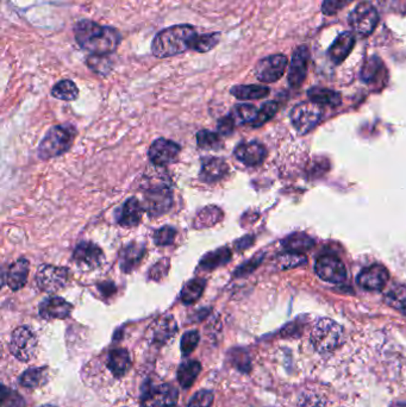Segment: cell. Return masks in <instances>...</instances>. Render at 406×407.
Listing matches in <instances>:
<instances>
[{
  "label": "cell",
  "instance_id": "obj_1",
  "mask_svg": "<svg viewBox=\"0 0 406 407\" xmlns=\"http://www.w3.org/2000/svg\"><path fill=\"white\" fill-rule=\"evenodd\" d=\"M79 47L95 57L113 55L122 43V34L113 26H100L91 19H81L74 26Z\"/></svg>",
  "mask_w": 406,
  "mask_h": 407
},
{
  "label": "cell",
  "instance_id": "obj_2",
  "mask_svg": "<svg viewBox=\"0 0 406 407\" xmlns=\"http://www.w3.org/2000/svg\"><path fill=\"white\" fill-rule=\"evenodd\" d=\"M198 35L191 24L168 26L156 34L151 42V54L157 59H167L193 50Z\"/></svg>",
  "mask_w": 406,
  "mask_h": 407
},
{
  "label": "cell",
  "instance_id": "obj_3",
  "mask_svg": "<svg viewBox=\"0 0 406 407\" xmlns=\"http://www.w3.org/2000/svg\"><path fill=\"white\" fill-rule=\"evenodd\" d=\"M156 175H149L144 190L143 208L151 217L162 216L168 212L173 205V193L167 180L157 181Z\"/></svg>",
  "mask_w": 406,
  "mask_h": 407
},
{
  "label": "cell",
  "instance_id": "obj_4",
  "mask_svg": "<svg viewBox=\"0 0 406 407\" xmlns=\"http://www.w3.org/2000/svg\"><path fill=\"white\" fill-rule=\"evenodd\" d=\"M77 129L70 124L52 126L39 146V156L42 160H50L64 155L73 146Z\"/></svg>",
  "mask_w": 406,
  "mask_h": 407
},
{
  "label": "cell",
  "instance_id": "obj_5",
  "mask_svg": "<svg viewBox=\"0 0 406 407\" xmlns=\"http://www.w3.org/2000/svg\"><path fill=\"white\" fill-rule=\"evenodd\" d=\"M345 331L341 325L330 318H320L312 328L310 342L318 353H331L341 346Z\"/></svg>",
  "mask_w": 406,
  "mask_h": 407
},
{
  "label": "cell",
  "instance_id": "obj_6",
  "mask_svg": "<svg viewBox=\"0 0 406 407\" xmlns=\"http://www.w3.org/2000/svg\"><path fill=\"white\" fill-rule=\"evenodd\" d=\"M348 22L355 34L369 36L379 23V12L371 3L362 1L349 13Z\"/></svg>",
  "mask_w": 406,
  "mask_h": 407
},
{
  "label": "cell",
  "instance_id": "obj_7",
  "mask_svg": "<svg viewBox=\"0 0 406 407\" xmlns=\"http://www.w3.org/2000/svg\"><path fill=\"white\" fill-rule=\"evenodd\" d=\"M322 115L323 110L320 105L312 101H304L294 106L291 112V121L296 130L304 135L311 131L320 123Z\"/></svg>",
  "mask_w": 406,
  "mask_h": 407
},
{
  "label": "cell",
  "instance_id": "obj_8",
  "mask_svg": "<svg viewBox=\"0 0 406 407\" xmlns=\"http://www.w3.org/2000/svg\"><path fill=\"white\" fill-rule=\"evenodd\" d=\"M37 348L36 336L29 328L21 326L12 332L10 341V351L16 359L26 362L35 356Z\"/></svg>",
  "mask_w": 406,
  "mask_h": 407
},
{
  "label": "cell",
  "instance_id": "obj_9",
  "mask_svg": "<svg viewBox=\"0 0 406 407\" xmlns=\"http://www.w3.org/2000/svg\"><path fill=\"white\" fill-rule=\"evenodd\" d=\"M73 261L82 272H91L103 266L105 255L95 243L82 241L74 249Z\"/></svg>",
  "mask_w": 406,
  "mask_h": 407
},
{
  "label": "cell",
  "instance_id": "obj_10",
  "mask_svg": "<svg viewBox=\"0 0 406 407\" xmlns=\"http://www.w3.org/2000/svg\"><path fill=\"white\" fill-rule=\"evenodd\" d=\"M289 60L284 54H274L269 57H264L256 63V78L261 83H277L279 79L285 74Z\"/></svg>",
  "mask_w": 406,
  "mask_h": 407
},
{
  "label": "cell",
  "instance_id": "obj_11",
  "mask_svg": "<svg viewBox=\"0 0 406 407\" xmlns=\"http://www.w3.org/2000/svg\"><path fill=\"white\" fill-rule=\"evenodd\" d=\"M68 269L52 264L41 266L36 274V282L41 290L48 293L61 290L68 282Z\"/></svg>",
  "mask_w": 406,
  "mask_h": 407
},
{
  "label": "cell",
  "instance_id": "obj_12",
  "mask_svg": "<svg viewBox=\"0 0 406 407\" xmlns=\"http://www.w3.org/2000/svg\"><path fill=\"white\" fill-rule=\"evenodd\" d=\"M177 388L168 384L154 386L144 390L141 399V407H173L177 401Z\"/></svg>",
  "mask_w": 406,
  "mask_h": 407
},
{
  "label": "cell",
  "instance_id": "obj_13",
  "mask_svg": "<svg viewBox=\"0 0 406 407\" xmlns=\"http://www.w3.org/2000/svg\"><path fill=\"white\" fill-rule=\"evenodd\" d=\"M180 152H182V148L179 144L161 137L153 142L148 154L153 165L156 167H164V166L174 163L177 160Z\"/></svg>",
  "mask_w": 406,
  "mask_h": 407
},
{
  "label": "cell",
  "instance_id": "obj_14",
  "mask_svg": "<svg viewBox=\"0 0 406 407\" xmlns=\"http://www.w3.org/2000/svg\"><path fill=\"white\" fill-rule=\"evenodd\" d=\"M315 270L317 275L327 282L338 284L346 280V266L336 256H320L316 262Z\"/></svg>",
  "mask_w": 406,
  "mask_h": 407
},
{
  "label": "cell",
  "instance_id": "obj_15",
  "mask_svg": "<svg viewBox=\"0 0 406 407\" xmlns=\"http://www.w3.org/2000/svg\"><path fill=\"white\" fill-rule=\"evenodd\" d=\"M310 61V50L305 46H300L296 49L291 60L290 70H289V83L291 87L302 86L304 80L307 79V68Z\"/></svg>",
  "mask_w": 406,
  "mask_h": 407
},
{
  "label": "cell",
  "instance_id": "obj_16",
  "mask_svg": "<svg viewBox=\"0 0 406 407\" xmlns=\"http://www.w3.org/2000/svg\"><path fill=\"white\" fill-rule=\"evenodd\" d=\"M389 270L380 264H373L368 268L363 269L358 277V285L365 290H380L384 288L389 280Z\"/></svg>",
  "mask_w": 406,
  "mask_h": 407
},
{
  "label": "cell",
  "instance_id": "obj_17",
  "mask_svg": "<svg viewBox=\"0 0 406 407\" xmlns=\"http://www.w3.org/2000/svg\"><path fill=\"white\" fill-rule=\"evenodd\" d=\"M235 157L238 159L243 165L248 167H255L264 162L267 150L262 144L251 141V142H244V143L238 144L235 149Z\"/></svg>",
  "mask_w": 406,
  "mask_h": 407
},
{
  "label": "cell",
  "instance_id": "obj_18",
  "mask_svg": "<svg viewBox=\"0 0 406 407\" xmlns=\"http://www.w3.org/2000/svg\"><path fill=\"white\" fill-rule=\"evenodd\" d=\"M229 173V167L220 157H206L202 161V170L199 179L206 183L221 181Z\"/></svg>",
  "mask_w": 406,
  "mask_h": 407
},
{
  "label": "cell",
  "instance_id": "obj_19",
  "mask_svg": "<svg viewBox=\"0 0 406 407\" xmlns=\"http://www.w3.org/2000/svg\"><path fill=\"white\" fill-rule=\"evenodd\" d=\"M177 323L174 321L173 317H161L149 326L148 336L153 343L164 344L168 339L173 337L177 332Z\"/></svg>",
  "mask_w": 406,
  "mask_h": 407
},
{
  "label": "cell",
  "instance_id": "obj_20",
  "mask_svg": "<svg viewBox=\"0 0 406 407\" xmlns=\"http://www.w3.org/2000/svg\"><path fill=\"white\" fill-rule=\"evenodd\" d=\"M146 255V246L143 243L131 242L122 249L119 266L123 273H130L139 267Z\"/></svg>",
  "mask_w": 406,
  "mask_h": 407
},
{
  "label": "cell",
  "instance_id": "obj_21",
  "mask_svg": "<svg viewBox=\"0 0 406 407\" xmlns=\"http://www.w3.org/2000/svg\"><path fill=\"white\" fill-rule=\"evenodd\" d=\"M73 306L62 298L54 297L44 300L39 306V315L44 319H66L70 316Z\"/></svg>",
  "mask_w": 406,
  "mask_h": 407
},
{
  "label": "cell",
  "instance_id": "obj_22",
  "mask_svg": "<svg viewBox=\"0 0 406 407\" xmlns=\"http://www.w3.org/2000/svg\"><path fill=\"white\" fill-rule=\"evenodd\" d=\"M355 46V37L351 32L345 31L337 36L334 41L331 47L329 48V57L335 65H340L347 57H349L350 52Z\"/></svg>",
  "mask_w": 406,
  "mask_h": 407
},
{
  "label": "cell",
  "instance_id": "obj_23",
  "mask_svg": "<svg viewBox=\"0 0 406 407\" xmlns=\"http://www.w3.org/2000/svg\"><path fill=\"white\" fill-rule=\"evenodd\" d=\"M29 269H30V262L26 259L14 261L8 270V277H6L8 286L14 292L22 290L28 281Z\"/></svg>",
  "mask_w": 406,
  "mask_h": 407
},
{
  "label": "cell",
  "instance_id": "obj_24",
  "mask_svg": "<svg viewBox=\"0 0 406 407\" xmlns=\"http://www.w3.org/2000/svg\"><path fill=\"white\" fill-rule=\"evenodd\" d=\"M144 211L142 205L136 198H129L123 204L121 211L117 216L118 224L122 226H135L139 224L142 219V213Z\"/></svg>",
  "mask_w": 406,
  "mask_h": 407
},
{
  "label": "cell",
  "instance_id": "obj_25",
  "mask_svg": "<svg viewBox=\"0 0 406 407\" xmlns=\"http://www.w3.org/2000/svg\"><path fill=\"white\" fill-rule=\"evenodd\" d=\"M386 67L379 57L366 59L361 70V79L366 83H378L386 78Z\"/></svg>",
  "mask_w": 406,
  "mask_h": 407
},
{
  "label": "cell",
  "instance_id": "obj_26",
  "mask_svg": "<svg viewBox=\"0 0 406 407\" xmlns=\"http://www.w3.org/2000/svg\"><path fill=\"white\" fill-rule=\"evenodd\" d=\"M269 92V88L262 85H236L230 88V95L238 100L264 99Z\"/></svg>",
  "mask_w": 406,
  "mask_h": 407
},
{
  "label": "cell",
  "instance_id": "obj_27",
  "mask_svg": "<svg viewBox=\"0 0 406 407\" xmlns=\"http://www.w3.org/2000/svg\"><path fill=\"white\" fill-rule=\"evenodd\" d=\"M130 367V356L126 349H115L110 351L108 357V368L116 377H122Z\"/></svg>",
  "mask_w": 406,
  "mask_h": 407
},
{
  "label": "cell",
  "instance_id": "obj_28",
  "mask_svg": "<svg viewBox=\"0 0 406 407\" xmlns=\"http://www.w3.org/2000/svg\"><path fill=\"white\" fill-rule=\"evenodd\" d=\"M309 99L312 103L318 105H329V106H338L341 104V95L338 92L322 88V87H312L307 91Z\"/></svg>",
  "mask_w": 406,
  "mask_h": 407
},
{
  "label": "cell",
  "instance_id": "obj_29",
  "mask_svg": "<svg viewBox=\"0 0 406 407\" xmlns=\"http://www.w3.org/2000/svg\"><path fill=\"white\" fill-rule=\"evenodd\" d=\"M231 257H233V254H231L229 248H221V249H217L215 252H209L204 256L199 264V267L204 270H213V269L228 264L231 260Z\"/></svg>",
  "mask_w": 406,
  "mask_h": 407
},
{
  "label": "cell",
  "instance_id": "obj_30",
  "mask_svg": "<svg viewBox=\"0 0 406 407\" xmlns=\"http://www.w3.org/2000/svg\"><path fill=\"white\" fill-rule=\"evenodd\" d=\"M202 370V364L195 359L186 361L177 370V381L182 388H190L195 384V380Z\"/></svg>",
  "mask_w": 406,
  "mask_h": 407
},
{
  "label": "cell",
  "instance_id": "obj_31",
  "mask_svg": "<svg viewBox=\"0 0 406 407\" xmlns=\"http://www.w3.org/2000/svg\"><path fill=\"white\" fill-rule=\"evenodd\" d=\"M315 246L313 239H310L307 235L305 234H293L290 235L289 237H286L282 241V247L285 248V250L289 252H302L310 250L311 248Z\"/></svg>",
  "mask_w": 406,
  "mask_h": 407
},
{
  "label": "cell",
  "instance_id": "obj_32",
  "mask_svg": "<svg viewBox=\"0 0 406 407\" xmlns=\"http://www.w3.org/2000/svg\"><path fill=\"white\" fill-rule=\"evenodd\" d=\"M205 286H206L205 279H193V280L187 282L182 288V295H180L182 303L185 305L197 303L200 299V297L203 295Z\"/></svg>",
  "mask_w": 406,
  "mask_h": 407
},
{
  "label": "cell",
  "instance_id": "obj_33",
  "mask_svg": "<svg viewBox=\"0 0 406 407\" xmlns=\"http://www.w3.org/2000/svg\"><path fill=\"white\" fill-rule=\"evenodd\" d=\"M223 136L210 130H200L197 134V144L203 150H220L224 147Z\"/></svg>",
  "mask_w": 406,
  "mask_h": 407
},
{
  "label": "cell",
  "instance_id": "obj_34",
  "mask_svg": "<svg viewBox=\"0 0 406 407\" xmlns=\"http://www.w3.org/2000/svg\"><path fill=\"white\" fill-rule=\"evenodd\" d=\"M52 96L64 101H73L79 97V88L72 80L65 79L52 87Z\"/></svg>",
  "mask_w": 406,
  "mask_h": 407
},
{
  "label": "cell",
  "instance_id": "obj_35",
  "mask_svg": "<svg viewBox=\"0 0 406 407\" xmlns=\"http://www.w3.org/2000/svg\"><path fill=\"white\" fill-rule=\"evenodd\" d=\"M48 374L46 368L28 369L19 377V382L26 388H37L47 381Z\"/></svg>",
  "mask_w": 406,
  "mask_h": 407
},
{
  "label": "cell",
  "instance_id": "obj_36",
  "mask_svg": "<svg viewBox=\"0 0 406 407\" xmlns=\"http://www.w3.org/2000/svg\"><path fill=\"white\" fill-rule=\"evenodd\" d=\"M258 112H259V110L254 105L238 104L233 106V111L230 115L238 124H248V123L251 124L253 121H255Z\"/></svg>",
  "mask_w": 406,
  "mask_h": 407
},
{
  "label": "cell",
  "instance_id": "obj_37",
  "mask_svg": "<svg viewBox=\"0 0 406 407\" xmlns=\"http://www.w3.org/2000/svg\"><path fill=\"white\" fill-rule=\"evenodd\" d=\"M222 218H223V213L220 208L216 206H209L199 212L195 221V226L197 228H208V226H215L216 223L221 221Z\"/></svg>",
  "mask_w": 406,
  "mask_h": 407
},
{
  "label": "cell",
  "instance_id": "obj_38",
  "mask_svg": "<svg viewBox=\"0 0 406 407\" xmlns=\"http://www.w3.org/2000/svg\"><path fill=\"white\" fill-rule=\"evenodd\" d=\"M221 32H206V34H199L195 39V48L193 50L197 52H208L212 49L216 48L217 44L221 41Z\"/></svg>",
  "mask_w": 406,
  "mask_h": 407
},
{
  "label": "cell",
  "instance_id": "obj_39",
  "mask_svg": "<svg viewBox=\"0 0 406 407\" xmlns=\"http://www.w3.org/2000/svg\"><path fill=\"white\" fill-rule=\"evenodd\" d=\"M385 301L396 310H406V286L397 285L385 295Z\"/></svg>",
  "mask_w": 406,
  "mask_h": 407
},
{
  "label": "cell",
  "instance_id": "obj_40",
  "mask_svg": "<svg viewBox=\"0 0 406 407\" xmlns=\"http://www.w3.org/2000/svg\"><path fill=\"white\" fill-rule=\"evenodd\" d=\"M278 110H279V105L276 101H267L264 103L258 112L255 121L251 123V126L253 128H260V126L266 124L268 121H271L276 115H277Z\"/></svg>",
  "mask_w": 406,
  "mask_h": 407
},
{
  "label": "cell",
  "instance_id": "obj_41",
  "mask_svg": "<svg viewBox=\"0 0 406 407\" xmlns=\"http://www.w3.org/2000/svg\"><path fill=\"white\" fill-rule=\"evenodd\" d=\"M110 57L111 55H108V57H95V55H90V57L87 59V66L95 73L106 75V74L110 73V70H113V63Z\"/></svg>",
  "mask_w": 406,
  "mask_h": 407
},
{
  "label": "cell",
  "instance_id": "obj_42",
  "mask_svg": "<svg viewBox=\"0 0 406 407\" xmlns=\"http://www.w3.org/2000/svg\"><path fill=\"white\" fill-rule=\"evenodd\" d=\"M307 264V257L298 252H286L277 259L278 267L280 269H290Z\"/></svg>",
  "mask_w": 406,
  "mask_h": 407
},
{
  "label": "cell",
  "instance_id": "obj_43",
  "mask_svg": "<svg viewBox=\"0 0 406 407\" xmlns=\"http://www.w3.org/2000/svg\"><path fill=\"white\" fill-rule=\"evenodd\" d=\"M175 237H177V230L169 226H162L160 229L156 230L153 235V239H154L156 246H159V247L171 246L174 242Z\"/></svg>",
  "mask_w": 406,
  "mask_h": 407
},
{
  "label": "cell",
  "instance_id": "obj_44",
  "mask_svg": "<svg viewBox=\"0 0 406 407\" xmlns=\"http://www.w3.org/2000/svg\"><path fill=\"white\" fill-rule=\"evenodd\" d=\"M199 339H200V336H199L198 331H187L182 335V344H180L182 354L187 356L190 355L191 353H193L198 346Z\"/></svg>",
  "mask_w": 406,
  "mask_h": 407
},
{
  "label": "cell",
  "instance_id": "obj_45",
  "mask_svg": "<svg viewBox=\"0 0 406 407\" xmlns=\"http://www.w3.org/2000/svg\"><path fill=\"white\" fill-rule=\"evenodd\" d=\"M353 1L354 0H323L322 12L325 13V16H334Z\"/></svg>",
  "mask_w": 406,
  "mask_h": 407
},
{
  "label": "cell",
  "instance_id": "obj_46",
  "mask_svg": "<svg viewBox=\"0 0 406 407\" xmlns=\"http://www.w3.org/2000/svg\"><path fill=\"white\" fill-rule=\"evenodd\" d=\"M213 395L210 390H200L191 399L187 407H212Z\"/></svg>",
  "mask_w": 406,
  "mask_h": 407
},
{
  "label": "cell",
  "instance_id": "obj_47",
  "mask_svg": "<svg viewBox=\"0 0 406 407\" xmlns=\"http://www.w3.org/2000/svg\"><path fill=\"white\" fill-rule=\"evenodd\" d=\"M23 399L14 392L8 390L5 387L1 390V407H22Z\"/></svg>",
  "mask_w": 406,
  "mask_h": 407
},
{
  "label": "cell",
  "instance_id": "obj_48",
  "mask_svg": "<svg viewBox=\"0 0 406 407\" xmlns=\"http://www.w3.org/2000/svg\"><path fill=\"white\" fill-rule=\"evenodd\" d=\"M264 260V255H256L255 257H253L251 260L242 264L241 267H238L235 272L236 277H246L248 274H251V272H254V269L259 267L260 264Z\"/></svg>",
  "mask_w": 406,
  "mask_h": 407
},
{
  "label": "cell",
  "instance_id": "obj_49",
  "mask_svg": "<svg viewBox=\"0 0 406 407\" xmlns=\"http://www.w3.org/2000/svg\"><path fill=\"white\" fill-rule=\"evenodd\" d=\"M169 269V262L167 259H164V260H160L157 264L154 266V267H151V270H149V273H148V277L151 279V280H160L162 277H166V274L168 273Z\"/></svg>",
  "mask_w": 406,
  "mask_h": 407
},
{
  "label": "cell",
  "instance_id": "obj_50",
  "mask_svg": "<svg viewBox=\"0 0 406 407\" xmlns=\"http://www.w3.org/2000/svg\"><path fill=\"white\" fill-rule=\"evenodd\" d=\"M298 407H325V400L315 393H307L299 399Z\"/></svg>",
  "mask_w": 406,
  "mask_h": 407
},
{
  "label": "cell",
  "instance_id": "obj_51",
  "mask_svg": "<svg viewBox=\"0 0 406 407\" xmlns=\"http://www.w3.org/2000/svg\"><path fill=\"white\" fill-rule=\"evenodd\" d=\"M235 124H236V121H233L231 115L221 118V119L218 121V124H217L218 134H221L222 136H229V135H231L233 132Z\"/></svg>",
  "mask_w": 406,
  "mask_h": 407
},
{
  "label": "cell",
  "instance_id": "obj_52",
  "mask_svg": "<svg viewBox=\"0 0 406 407\" xmlns=\"http://www.w3.org/2000/svg\"><path fill=\"white\" fill-rule=\"evenodd\" d=\"M99 290L105 295V297H108V295H113L115 293V290H116V286L111 284V282H105L103 285H100Z\"/></svg>",
  "mask_w": 406,
  "mask_h": 407
},
{
  "label": "cell",
  "instance_id": "obj_53",
  "mask_svg": "<svg viewBox=\"0 0 406 407\" xmlns=\"http://www.w3.org/2000/svg\"><path fill=\"white\" fill-rule=\"evenodd\" d=\"M44 407H55V406H50V405H49V406H44Z\"/></svg>",
  "mask_w": 406,
  "mask_h": 407
}]
</instances>
